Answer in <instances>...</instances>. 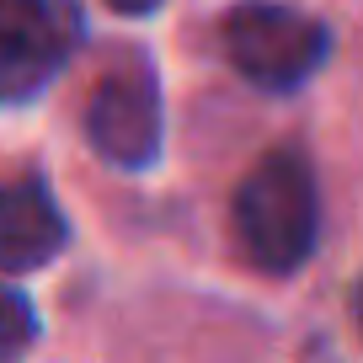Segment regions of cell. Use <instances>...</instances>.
Wrapping results in <instances>:
<instances>
[{
  "label": "cell",
  "instance_id": "1",
  "mask_svg": "<svg viewBox=\"0 0 363 363\" xmlns=\"http://www.w3.org/2000/svg\"><path fill=\"white\" fill-rule=\"evenodd\" d=\"M235 235L262 272H299L320 240V193L305 155L272 150L235 187Z\"/></svg>",
  "mask_w": 363,
  "mask_h": 363
},
{
  "label": "cell",
  "instance_id": "2",
  "mask_svg": "<svg viewBox=\"0 0 363 363\" xmlns=\"http://www.w3.org/2000/svg\"><path fill=\"white\" fill-rule=\"evenodd\" d=\"M225 54L251 86L294 91L326 65L331 33L315 16L278 6V0H240L225 16Z\"/></svg>",
  "mask_w": 363,
  "mask_h": 363
},
{
  "label": "cell",
  "instance_id": "3",
  "mask_svg": "<svg viewBox=\"0 0 363 363\" xmlns=\"http://www.w3.org/2000/svg\"><path fill=\"white\" fill-rule=\"evenodd\" d=\"M86 38L75 0H0V102H38Z\"/></svg>",
  "mask_w": 363,
  "mask_h": 363
},
{
  "label": "cell",
  "instance_id": "4",
  "mask_svg": "<svg viewBox=\"0 0 363 363\" xmlns=\"http://www.w3.org/2000/svg\"><path fill=\"white\" fill-rule=\"evenodd\" d=\"M86 139L102 160L145 171L160 155V91L145 69L102 75L86 102Z\"/></svg>",
  "mask_w": 363,
  "mask_h": 363
},
{
  "label": "cell",
  "instance_id": "5",
  "mask_svg": "<svg viewBox=\"0 0 363 363\" xmlns=\"http://www.w3.org/2000/svg\"><path fill=\"white\" fill-rule=\"evenodd\" d=\"M69 240L65 208L48 198L43 182L0 187V272H38Z\"/></svg>",
  "mask_w": 363,
  "mask_h": 363
},
{
  "label": "cell",
  "instance_id": "6",
  "mask_svg": "<svg viewBox=\"0 0 363 363\" xmlns=\"http://www.w3.org/2000/svg\"><path fill=\"white\" fill-rule=\"evenodd\" d=\"M38 342V310L22 289L0 284V363H22Z\"/></svg>",
  "mask_w": 363,
  "mask_h": 363
},
{
  "label": "cell",
  "instance_id": "7",
  "mask_svg": "<svg viewBox=\"0 0 363 363\" xmlns=\"http://www.w3.org/2000/svg\"><path fill=\"white\" fill-rule=\"evenodd\" d=\"M107 6H113L118 16H150L160 6V0H107Z\"/></svg>",
  "mask_w": 363,
  "mask_h": 363
},
{
  "label": "cell",
  "instance_id": "8",
  "mask_svg": "<svg viewBox=\"0 0 363 363\" xmlns=\"http://www.w3.org/2000/svg\"><path fill=\"white\" fill-rule=\"evenodd\" d=\"M352 320L363 326V278H358V289H352Z\"/></svg>",
  "mask_w": 363,
  "mask_h": 363
}]
</instances>
